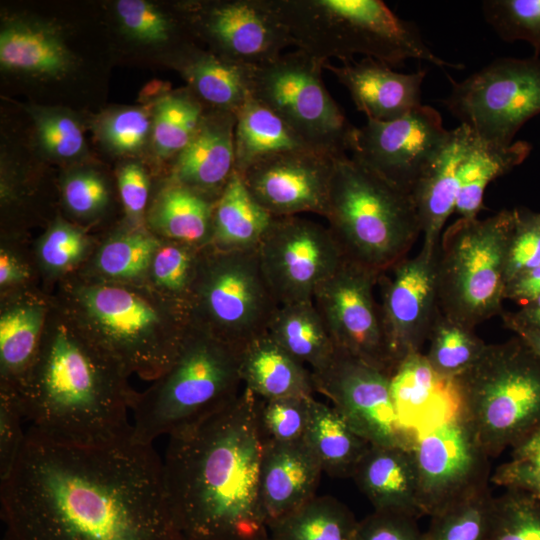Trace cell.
Instances as JSON below:
<instances>
[{"label":"cell","instance_id":"cell-59","mask_svg":"<svg viewBox=\"0 0 540 540\" xmlns=\"http://www.w3.org/2000/svg\"><path fill=\"white\" fill-rule=\"evenodd\" d=\"M514 336L522 340L531 351L540 359V329L518 325H506Z\"/></svg>","mask_w":540,"mask_h":540},{"label":"cell","instance_id":"cell-54","mask_svg":"<svg viewBox=\"0 0 540 540\" xmlns=\"http://www.w3.org/2000/svg\"><path fill=\"white\" fill-rule=\"evenodd\" d=\"M354 540H425V536L414 516L373 511L359 521Z\"/></svg>","mask_w":540,"mask_h":540},{"label":"cell","instance_id":"cell-42","mask_svg":"<svg viewBox=\"0 0 540 540\" xmlns=\"http://www.w3.org/2000/svg\"><path fill=\"white\" fill-rule=\"evenodd\" d=\"M94 249L91 239L83 230L57 219L36 244V263L45 276L60 281L79 270Z\"/></svg>","mask_w":540,"mask_h":540},{"label":"cell","instance_id":"cell-1","mask_svg":"<svg viewBox=\"0 0 540 540\" xmlns=\"http://www.w3.org/2000/svg\"><path fill=\"white\" fill-rule=\"evenodd\" d=\"M0 481L3 540H185L162 459L131 434L80 444L28 428Z\"/></svg>","mask_w":540,"mask_h":540},{"label":"cell","instance_id":"cell-14","mask_svg":"<svg viewBox=\"0 0 540 540\" xmlns=\"http://www.w3.org/2000/svg\"><path fill=\"white\" fill-rule=\"evenodd\" d=\"M378 278L345 259L318 287L313 302L336 349L391 376L395 367L374 296Z\"/></svg>","mask_w":540,"mask_h":540},{"label":"cell","instance_id":"cell-49","mask_svg":"<svg viewBox=\"0 0 540 540\" xmlns=\"http://www.w3.org/2000/svg\"><path fill=\"white\" fill-rule=\"evenodd\" d=\"M97 132L110 151L130 154L144 146L152 132V121L142 108H121L104 115L98 123Z\"/></svg>","mask_w":540,"mask_h":540},{"label":"cell","instance_id":"cell-38","mask_svg":"<svg viewBox=\"0 0 540 540\" xmlns=\"http://www.w3.org/2000/svg\"><path fill=\"white\" fill-rule=\"evenodd\" d=\"M359 521L332 496H315L268 525V540H354Z\"/></svg>","mask_w":540,"mask_h":540},{"label":"cell","instance_id":"cell-30","mask_svg":"<svg viewBox=\"0 0 540 540\" xmlns=\"http://www.w3.org/2000/svg\"><path fill=\"white\" fill-rule=\"evenodd\" d=\"M0 63L6 70L53 77L67 73L73 59L52 27L18 20L1 30Z\"/></svg>","mask_w":540,"mask_h":540},{"label":"cell","instance_id":"cell-37","mask_svg":"<svg viewBox=\"0 0 540 540\" xmlns=\"http://www.w3.org/2000/svg\"><path fill=\"white\" fill-rule=\"evenodd\" d=\"M160 242L161 238L142 227L120 230L97 246L79 270L106 281H147Z\"/></svg>","mask_w":540,"mask_h":540},{"label":"cell","instance_id":"cell-45","mask_svg":"<svg viewBox=\"0 0 540 540\" xmlns=\"http://www.w3.org/2000/svg\"><path fill=\"white\" fill-rule=\"evenodd\" d=\"M255 398L256 419L262 443H289L304 438L313 396Z\"/></svg>","mask_w":540,"mask_h":540},{"label":"cell","instance_id":"cell-5","mask_svg":"<svg viewBox=\"0 0 540 540\" xmlns=\"http://www.w3.org/2000/svg\"><path fill=\"white\" fill-rule=\"evenodd\" d=\"M345 259L379 276L421 234L414 199L348 154L335 158L325 217Z\"/></svg>","mask_w":540,"mask_h":540},{"label":"cell","instance_id":"cell-46","mask_svg":"<svg viewBox=\"0 0 540 540\" xmlns=\"http://www.w3.org/2000/svg\"><path fill=\"white\" fill-rule=\"evenodd\" d=\"M486 21L507 42L526 41L540 54V0H487Z\"/></svg>","mask_w":540,"mask_h":540},{"label":"cell","instance_id":"cell-27","mask_svg":"<svg viewBox=\"0 0 540 540\" xmlns=\"http://www.w3.org/2000/svg\"><path fill=\"white\" fill-rule=\"evenodd\" d=\"M473 140V132L464 124L450 130L443 149L412 191L423 235L422 247L438 248L445 222L455 211L459 166Z\"/></svg>","mask_w":540,"mask_h":540},{"label":"cell","instance_id":"cell-19","mask_svg":"<svg viewBox=\"0 0 540 540\" xmlns=\"http://www.w3.org/2000/svg\"><path fill=\"white\" fill-rule=\"evenodd\" d=\"M336 157L316 149L286 151L257 161L240 175L273 217L306 212L325 217Z\"/></svg>","mask_w":540,"mask_h":540},{"label":"cell","instance_id":"cell-6","mask_svg":"<svg viewBox=\"0 0 540 540\" xmlns=\"http://www.w3.org/2000/svg\"><path fill=\"white\" fill-rule=\"evenodd\" d=\"M272 1L295 46L323 62H348L360 54L390 66L417 59L461 67L435 55L416 25L399 18L383 1Z\"/></svg>","mask_w":540,"mask_h":540},{"label":"cell","instance_id":"cell-36","mask_svg":"<svg viewBox=\"0 0 540 540\" xmlns=\"http://www.w3.org/2000/svg\"><path fill=\"white\" fill-rule=\"evenodd\" d=\"M530 151L531 145L526 141L501 147L483 143L474 136L458 170L459 190L455 211L460 218H477L488 184L520 165Z\"/></svg>","mask_w":540,"mask_h":540},{"label":"cell","instance_id":"cell-56","mask_svg":"<svg viewBox=\"0 0 540 540\" xmlns=\"http://www.w3.org/2000/svg\"><path fill=\"white\" fill-rule=\"evenodd\" d=\"M32 271L27 261L11 247L2 244L0 249L1 294L28 288Z\"/></svg>","mask_w":540,"mask_h":540},{"label":"cell","instance_id":"cell-52","mask_svg":"<svg viewBox=\"0 0 540 540\" xmlns=\"http://www.w3.org/2000/svg\"><path fill=\"white\" fill-rule=\"evenodd\" d=\"M115 7L120 24L133 38L157 43L171 38L172 21L153 4L144 0H119Z\"/></svg>","mask_w":540,"mask_h":540},{"label":"cell","instance_id":"cell-41","mask_svg":"<svg viewBox=\"0 0 540 540\" xmlns=\"http://www.w3.org/2000/svg\"><path fill=\"white\" fill-rule=\"evenodd\" d=\"M427 342L425 357L440 376L455 379L471 368L482 356L487 344L473 328L460 324L439 309Z\"/></svg>","mask_w":540,"mask_h":540},{"label":"cell","instance_id":"cell-4","mask_svg":"<svg viewBox=\"0 0 540 540\" xmlns=\"http://www.w3.org/2000/svg\"><path fill=\"white\" fill-rule=\"evenodd\" d=\"M52 298L129 377L148 381L170 368L192 324L188 303L148 281H106L77 270Z\"/></svg>","mask_w":540,"mask_h":540},{"label":"cell","instance_id":"cell-23","mask_svg":"<svg viewBox=\"0 0 540 540\" xmlns=\"http://www.w3.org/2000/svg\"><path fill=\"white\" fill-rule=\"evenodd\" d=\"M322 472L304 439L262 443L259 498L267 524L315 497Z\"/></svg>","mask_w":540,"mask_h":540},{"label":"cell","instance_id":"cell-8","mask_svg":"<svg viewBox=\"0 0 540 540\" xmlns=\"http://www.w3.org/2000/svg\"><path fill=\"white\" fill-rule=\"evenodd\" d=\"M454 382L461 418L490 459L540 428V359L518 337L487 344Z\"/></svg>","mask_w":540,"mask_h":540},{"label":"cell","instance_id":"cell-20","mask_svg":"<svg viewBox=\"0 0 540 540\" xmlns=\"http://www.w3.org/2000/svg\"><path fill=\"white\" fill-rule=\"evenodd\" d=\"M194 23L213 53L235 63L258 66L295 45L272 0H227L198 5Z\"/></svg>","mask_w":540,"mask_h":540},{"label":"cell","instance_id":"cell-43","mask_svg":"<svg viewBox=\"0 0 540 540\" xmlns=\"http://www.w3.org/2000/svg\"><path fill=\"white\" fill-rule=\"evenodd\" d=\"M202 249L161 239L147 281L160 292L188 303Z\"/></svg>","mask_w":540,"mask_h":540},{"label":"cell","instance_id":"cell-32","mask_svg":"<svg viewBox=\"0 0 540 540\" xmlns=\"http://www.w3.org/2000/svg\"><path fill=\"white\" fill-rule=\"evenodd\" d=\"M214 203L170 180L151 208L149 223L161 239L204 248L211 243Z\"/></svg>","mask_w":540,"mask_h":540},{"label":"cell","instance_id":"cell-16","mask_svg":"<svg viewBox=\"0 0 540 540\" xmlns=\"http://www.w3.org/2000/svg\"><path fill=\"white\" fill-rule=\"evenodd\" d=\"M423 516L490 482V458L461 417L412 441Z\"/></svg>","mask_w":540,"mask_h":540},{"label":"cell","instance_id":"cell-25","mask_svg":"<svg viewBox=\"0 0 540 540\" xmlns=\"http://www.w3.org/2000/svg\"><path fill=\"white\" fill-rule=\"evenodd\" d=\"M1 296L0 392L15 394L37 355L52 300L28 288Z\"/></svg>","mask_w":540,"mask_h":540},{"label":"cell","instance_id":"cell-3","mask_svg":"<svg viewBox=\"0 0 540 540\" xmlns=\"http://www.w3.org/2000/svg\"><path fill=\"white\" fill-rule=\"evenodd\" d=\"M51 300L37 355L13 394L25 422L41 435L71 443L130 435L137 392L129 376Z\"/></svg>","mask_w":540,"mask_h":540},{"label":"cell","instance_id":"cell-7","mask_svg":"<svg viewBox=\"0 0 540 540\" xmlns=\"http://www.w3.org/2000/svg\"><path fill=\"white\" fill-rule=\"evenodd\" d=\"M241 351L191 324L170 368L132 405V438L153 444L221 409L242 390Z\"/></svg>","mask_w":540,"mask_h":540},{"label":"cell","instance_id":"cell-33","mask_svg":"<svg viewBox=\"0 0 540 540\" xmlns=\"http://www.w3.org/2000/svg\"><path fill=\"white\" fill-rule=\"evenodd\" d=\"M234 143L235 171L239 174L265 157L314 149L282 118L251 95L236 113Z\"/></svg>","mask_w":540,"mask_h":540},{"label":"cell","instance_id":"cell-31","mask_svg":"<svg viewBox=\"0 0 540 540\" xmlns=\"http://www.w3.org/2000/svg\"><path fill=\"white\" fill-rule=\"evenodd\" d=\"M273 218L234 171L214 203L210 245L222 251L257 249Z\"/></svg>","mask_w":540,"mask_h":540},{"label":"cell","instance_id":"cell-24","mask_svg":"<svg viewBox=\"0 0 540 540\" xmlns=\"http://www.w3.org/2000/svg\"><path fill=\"white\" fill-rule=\"evenodd\" d=\"M236 114L208 109L189 144L175 157L171 180L215 202L235 171Z\"/></svg>","mask_w":540,"mask_h":540},{"label":"cell","instance_id":"cell-48","mask_svg":"<svg viewBox=\"0 0 540 540\" xmlns=\"http://www.w3.org/2000/svg\"><path fill=\"white\" fill-rule=\"evenodd\" d=\"M494 484L540 498V428L510 450L490 477Z\"/></svg>","mask_w":540,"mask_h":540},{"label":"cell","instance_id":"cell-15","mask_svg":"<svg viewBox=\"0 0 540 540\" xmlns=\"http://www.w3.org/2000/svg\"><path fill=\"white\" fill-rule=\"evenodd\" d=\"M449 135L440 113L422 104L401 118L367 120L356 127L349 152L355 161L412 195Z\"/></svg>","mask_w":540,"mask_h":540},{"label":"cell","instance_id":"cell-2","mask_svg":"<svg viewBox=\"0 0 540 540\" xmlns=\"http://www.w3.org/2000/svg\"><path fill=\"white\" fill-rule=\"evenodd\" d=\"M255 401L243 386L221 409L168 436L164 481L185 540H268Z\"/></svg>","mask_w":540,"mask_h":540},{"label":"cell","instance_id":"cell-44","mask_svg":"<svg viewBox=\"0 0 540 540\" xmlns=\"http://www.w3.org/2000/svg\"><path fill=\"white\" fill-rule=\"evenodd\" d=\"M489 540H540V498L508 489L494 496Z\"/></svg>","mask_w":540,"mask_h":540},{"label":"cell","instance_id":"cell-60","mask_svg":"<svg viewBox=\"0 0 540 540\" xmlns=\"http://www.w3.org/2000/svg\"><path fill=\"white\" fill-rule=\"evenodd\" d=\"M538 216H539V220H540V213H538Z\"/></svg>","mask_w":540,"mask_h":540},{"label":"cell","instance_id":"cell-26","mask_svg":"<svg viewBox=\"0 0 540 540\" xmlns=\"http://www.w3.org/2000/svg\"><path fill=\"white\" fill-rule=\"evenodd\" d=\"M352 479L374 511L423 516L416 465L411 448L370 445Z\"/></svg>","mask_w":540,"mask_h":540},{"label":"cell","instance_id":"cell-18","mask_svg":"<svg viewBox=\"0 0 540 540\" xmlns=\"http://www.w3.org/2000/svg\"><path fill=\"white\" fill-rule=\"evenodd\" d=\"M437 250L421 247L378 278L380 311L395 369L407 357L421 353L439 311Z\"/></svg>","mask_w":540,"mask_h":540},{"label":"cell","instance_id":"cell-50","mask_svg":"<svg viewBox=\"0 0 540 540\" xmlns=\"http://www.w3.org/2000/svg\"><path fill=\"white\" fill-rule=\"evenodd\" d=\"M514 222L505 257L506 284L540 265V220L538 213L515 208Z\"/></svg>","mask_w":540,"mask_h":540},{"label":"cell","instance_id":"cell-22","mask_svg":"<svg viewBox=\"0 0 540 540\" xmlns=\"http://www.w3.org/2000/svg\"><path fill=\"white\" fill-rule=\"evenodd\" d=\"M348 90L357 110L367 120L387 122L403 117L422 105L421 86L426 71L399 73L373 58L324 64Z\"/></svg>","mask_w":540,"mask_h":540},{"label":"cell","instance_id":"cell-12","mask_svg":"<svg viewBox=\"0 0 540 540\" xmlns=\"http://www.w3.org/2000/svg\"><path fill=\"white\" fill-rule=\"evenodd\" d=\"M450 81L446 107L483 143L509 146L518 130L540 114L537 56L497 59L461 82Z\"/></svg>","mask_w":540,"mask_h":540},{"label":"cell","instance_id":"cell-58","mask_svg":"<svg viewBox=\"0 0 540 540\" xmlns=\"http://www.w3.org/2000/svg\"><path fill=\"white\" fill-rule=\"evenodd\" d=\"M504 326L518 325L540 329V295L522 305L515 312H503L501 314Z\"/></svg>","mask_w":540,"mask_h":540},{"label":"cell","instance_id":"cell-29","mask_svg":"<svg viewBox=\"0 0 540 540\" xmlns=\"http://www.w3.org/2000/svg\"><path fill=\"white\" fill-rule=\"evenodd\" d=\"M177 68L189 90L211 110L237 113L250 96L252 66L227 60L215 53L186 48Z\"/></svg>","mask_w":540,"mask_h":540},{"label":"cell","instance_id":"cell-13","mask_svg":"<svg viewBox=\"0 0 540 540\" xmlns=\"http://www.w3.org/2000/svg\"><path fill=\"white\" fill-rule=\"evenodd\" d=\"M257 254L279 306L313 300L345 260L327 226L300 216L274 217Z\"/></svg>","mask_w":540,"mask_h":540},{"label":"cell","instance_id":"cell-39","mask_svg":"<svg viewBox=\"0 0 540 540\" xmlns=\"http://www.w3.org/2000/svg\"><path fill=\"white\" fill-rule=\"evenodd\" d=\"M208 109L188 89L161 97L154 108L152 140L161 158L177 156L199 130Z\"/></svg>","mask_w":540,"mask_h":540},{"label":"cell","instance_id":"cell-55","mask_svg":"<svg viewBox=\"0 0 540 540\" xmlns=\"http://www.w3.org/2000/svg\"><path fill=\"white\" fill-rule=\"evenodd\" d=\"M123 207L134 227H140L149 197V178L145 169L136 162L123 165L117 174Z\"/></svg>","mask_w":540,"mask_h":540},{"label":"cell","instance_id":"cell-21","mask_svg":"<svg viewBox=\"0 0 540 540\" xmlns=\"http://www.w3.org/2000/svg\"><path fill=\"white\" fill-rule=\"evenodd\" d=\"M391 395L398 426L410 447L418 435L461 417L454 379L438 375L422 352L397 366L391 375Z\"/></svg>","mask_w":540,"mask_h":540},{"label":"cell","instance_id":"cell-35","mask_svg":"<svg viewBox=\"0 0 540 540\" xmlns=\"http://www.w3.org/2000/svg\"><path fill=\"white\" fill-rule=\"evenodd\" d=\"M267 333L311 372L326 367L336 352L313 300L279 306Z\"/></svg>","mask_w":540,"mask_h":540},{"label":"cell","instance_id":"cell-10","mask_svg":"<svg viewBox=\"0 0 540 540\" xmlns=\"http://www.w3.org/2000/svg\"><path fill=\"white\" fill-rule=\"evenodd\" d=\"M192 324L239 349L267 332L279 305L257 249H202L189 297Z\"/></svg>","mask_w":540,"mask_h":540},{"label":"cell","instance_id":"cell-11","mask_svg":"<svg viewBox=\"0 0 540 540\" xmlns=\"http://www.w3.org/2000/svg\"><path fill=\"white\" fill-rule=\"evenodd\" d=\"M323 62L297 49L253 66L250 95L271 109L314 149L341 156L350 151L356 127L329 94Z\"/></svg>","mask_w":540,"mask_h":540},{"label":"cell","instance_id":"cell-9","mask_svg":"<svg viewBox=\"0 0 540 540\" xmlns=\"http://www.w3.org/2000/svg\"><path fill=\"white\" fill-rule=\"evenodd\" d=\"M514 210L485 219L460 218L445 229L437 250L440 311L470 328L503 313L505 257Z\"/></svg>","mask_w":540,"mask_h":540},{"label":"cell","instance_id":"cell-34","mask_svg":"<svg viewBox=\"0 0 540 540\" xmlns=\"http://www.w3.org/2000/svg\"><path fill=\"white\" fill-rule=\"evenodd\" d=\"M304 441L331 477L352 478L371 445L359 436L333 406L311 401Z\"/></svg>","mask_w":540,"mask_h":540},{"label":"cell","instance_id":"cell-40","mask_svg":"<svg viewBox=\"0 0 540 540\" xmlns=\"http://www.w3.org/2000/svg\"><path fill=\"white\" fill-rule=\"evenodd\" d=\"M493 500L488 484L451 502L429 516L425 540H489Z\"/></svg>","mask_w":540,"mask_h":540},{"label":"cell","instance_id":"cell-28","mask_svg":"<svg viewBox=\"0 0 540 540\" xmlns=\"http://www.w3.org/2000/svg\"><path fill=\"white\" fill-rule=\"evenodd\" d=\"M241 378L243 386L262 399L312 397L315 391L311 371L267 332L242 349Z\"/></svg>","mask_w":540,"mask_h":540},{"label":"cell","instance_id":"cell-53","mask_svg":"<svg viewBox=\"0 0 540 540\" xmlns=\"http://www.w3.org/2000/svg\"><path fill=\"white\" fill-rule=\"evenodd\" d=\"M18 398L0 393V480L12 470L22 448L27 430Z\"/></svg>","mask_w":540,"mask_h":540},{"label":"cell","instance_id":"cell-57","mask_svg":"<svg viewBox=\"0 0 540 540\" xmlns=\"http://www.w3.org/2000/svg\"><path fill=\"white\" fill-rule=\"evenodd\" d=\"M540 295V265L527 271L505 286V300H513L523 305Z\"/></svg>","mask_w":540,"mask_h":540},{"label":"cell","instance_id":"cell-51","mask_svg":"<svg viewBox=\"0 0 540 540\" xmlns=\"http://www.w3.org/2000/svg\"><path fill=\"white\" fill-rule=\"evenodd\" d=\"M62 197L72 214L80 218H92L105 210L110 194L105 180L98 173L76 170L63 180Z\"/></svg>","mask_w":540,"mask_h":540},{"label":"cell","instance_id":"cell-17","mask_svg":"<svg viewBox=\"0 0 540 540\" xmlns=\"http://www.w3.org/2000/svg\"><path fill=\"white\" fill-rule=\"evenodd\" d=\"M311 373L315 391L368 443L410 448L397 423L389 374L338 349L326 367Z\"/></svg>","mask_w":540,"mask_h":540},{"label":"cell","instance_id":"cell-47","mask_svg":"<svg viewBox=\"0 0 540 540\" xmlns=\"http://www.w3.org/2000/svg\"><path fill=\"white\" fill-rule=\"evenodd\" d=\"M39 142L46 153L58 159L78 157L85 139L78 121L66 111L35 107L31 111Z\"/></svg>","mask_w":540,"mask_h":540}]
</instances>
